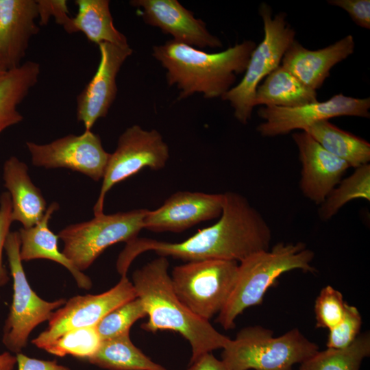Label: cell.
Returning a JSON list of instances; mask_svg holds the SVG:
<instances>
[{"mask_svg": "<svg viewBox=\"0 0 370 370\" xmlns=\"http://www.w3.org/2000/svg\"><path fill=\"white\" fill-rule=\"evenodd\" d=\"M136 297L134 285L127 275L121 276L114 287L102 293L72 297L52 313L46 330L32 343L43 349L69 330L96 326L112 310Z\"/></svg>", "mask_w": 370, "mask_h": 370, "instance_id": "11", "label": "cell"}, {"mask_svg": "<svg viewBox=\"0 0 370 370\" xmlns=\"http://www.w3.org/2000/svg\"><path fill=\"white\" fill-rule=\"evenodd\" d=\"M354 47L352 35L317 50L308 49L295 40L284 54L281 65L304 85L316 90L329 77L331 69L353 53Z\"/></svg>", "mask_w": 370, "mask_h": 370, "instance_id": "19", "label": "cell"}, {"mask_svg": "<svg viewBox=\"0 0 370 370\" xmlns=\"http://www.w3.org/2000/svg\"><path fill=\"white\" fill-rule=\"evenodd\" d=\"M77 12L72 17L69 34L82 32L97 45L109 42L128 45L127 38L114 25L109 0H76Z\"/></svg>", "mask_w": 370, "mask_h": 370, "instance_id": "23", "label": "cell"}, {"mask_svg": "<svg viewBox=\"0 0 370 370\" xmlns=\"http://www.w3.org/2000/svg\"><path fill=\"white\" fill-rule=\"evenodd\" d=\"M101 341L95 326L86 327L63 333L43 349L58 357L71 356L87 361L95 354Z\"/></svg>", "mask_w": 370, "mask_h": 370, "instance_id": "29", "label": "cell"}, {"mask_svg": "<svg viewBox=\"0 0 370 370\" xmlns=\"http://www.w3.org/2000/svg\"><path fill=\"white\" fill-rule=\"evenodd\" d=\"M304 132L323 148L355 169L369 164L370 144L365 140L343 130L324 120L307 127Z\"/></svg>", "mask_w": 370, "mask_h": 370, "instance_id": "25", "label": "cell"}, {"mask_svg": "<svg viewBox=\"0 0 370 370\" xmlns=\"http://www.w3.org/2000/svg\"><path fill=\"white\" fill-rule=\"evenodd\" d=\"M369 97L354 98L343 94L335 95L327 101L295 108L264 106L258 112L264 121L256 130L264 137L284 135L295 130L304 131L318 121L336 116L369 118Z\"/></svg>", "mask_w": 370, "mask_h": 370, "instance_id": "13", "label": "cell"}, {"mask_svg": "<svg viewBox=\"0 0 370 370\" xmlns=\"http://www.w3.org/2000/svg\"><path fill=\"white\" fill-rule=\"evenodd\" d=\"M370 355V334H360L349 346L318 351L301 363L299 370H360L365 358Z\"/></svg>", "mask_w": 370, "mask_h": 370, "instance_id": "27", "label": "cell"}, {"mask_svg": "<svg viewBox=\"0 0 370 370\" xmlns=\"http://www.w3.org/2000/svg\"><path fill=\"white\" fill-rule=\"evenodd\" d=\"M355 199L370 201V165H362L354 172L341 180L321 204L319 217L324 221L330 219L349 201Z\"/></svg>", "mask_w": 370, "mask_h": 370, "instance_id": "28", "label": "cell"}, {"mask_svg": "<svg viewBox=\"0 0 370 370\" xmlns=\"http://www.w3.org/2000/svg\"><path fill=\"white\" fill-rule=\"evenodd\" d=\"M319 351L297 328L282 336L260 325L241 330L223 348L221 360L230 370H293Z\"/></svg>", "mask_w": 370, "mask_h": 370, "instance_id": "5", "label": "cell"}, {"mask_svg": "<svg viewBox=\"0 0 370 370\" xmlns=\"http://www.w3.org/2000/svg\"><path fill=\"white\" fill-rule=\"evenodd\" d=\"M18 232H10L4 249L13 280L12 300L3 328L2 343L10 352L21 353L29 336L40 323L49 321L52 313L62 307L66 299L52 301L40 298L31 288L20 257Z\"/></svg>", "mask_w": 370, "mask_h": 370, "instance_id": "9", "label": "cell"}, {"mask_svg": "<svg viewBox=\"0 0 370 370\" xmlns=\"http://www.w3.org/2000/svg\"><path fill=\"white\" fill-rule=\"evenodd\" d=\"M38 10V25H47L51 16L58 25L69 33L72 17L66 0H36Z\"/></svg>", "mask_w": 370, "mask_h": 370, "instance_id": "33", "label": "cell"}, {"mask_svg": "<svg viewBox=\"0 0 370 370\" xmlns=\"http://www.w3.org/2000/svg\"><path fill=\"white\" fill-rule=\"evenodd\" d=\"M16 365V356L9 352L0 354V370H12Z\"/></svg>", "mask_w": 370, "mask_h": 370, "instance_id": "38", "label": "cell"}, {"mask_svg": "<svg viewBox=\"0 0 370 370\" xmlns=\"http://www.w3.org/2000/svg\"><path fill=\"white\" fill-rule=\"evenodd\" d=\"M256 44L244 40L226 50L214 53L193 47L167 40L153 47V56L166 70L169 86H176L180 91L177 99L194 93L204 97H222L233 86L237 75L246 70Z\"/></svg>", "mask_w": 370, "mask_h": 370, "instance_id": "3", "label": "cell"}, {"mask_svg": "<svg viewBox=\"0 0 370 370\" xmlns=\"http://www.w3.org/2000/svg\"><path fill=\"white\" fill-rule=\"evenodd\" d=\"M317 92L296 78L281 64L256 88L254 106L295 108L315 102Z\"/></svg>", "mask_w": 370, "mask_h": 370, "instance_id": "22", "label": "cell"}, {"mask_svg": "<svg viewBox=\"0 0 370 370\" xmlns=\"http://www.w3.org/2000/svg\"><path fill=\"white\" fill-rule=\"evenodd\" d=\"M130 4L138 9L147 24L170 34L176 42L198 49L222 46L220 39L208 32L206 23L177 0H132Z\"/></svg>", "mask_w": 370, "mask_h": 370, "instance_id": "16", "label": "cell"}, {"mask_svg": "<svg viewBox=\"0 0 370 370\" xmlns=\"http://www.w3.org/2000/svg\"><path fill=\"white\" fill-rule=\"evenodd\" d=\"M328 3L345 10L358 26L370 29L369 0H330Z\"/></svg>", "mask_w": 370, "mask_h": 370, "instance_id": "35", "label": "cell"}, {"mask_svg": "<svg viewBox=\"0 0 370 370\" xmlns=\"http://www.w3.org/2000/svg\"><path fill=\"white\" fill-rule=\"evenodd\" d=\"M17 370H71L56 360H44L30 358L22 353L16 354Z\"/></svg>", "mask_w": 370, "mask_h": 370, "instance_id": "36", "label": "cell"}, {"mask_svg": "<svg viewBox=\"0 0 370 370\" xmlns=\"http://www.w3.org/2000/svg\"><path fill=\"white\" fill-rule=\"evenodd\" d=\"M362 317L358 308L346 304L343 319L329 330L328 348L341 349L352 344L360 334Z\"/></svg>", "mask_w": 370, "mask_h": 370, "instance_id": "32", "label": "cell"}, {"mask_svg": "<svg viewBox=\"0 0 370 370\" xmlns=\"http://www.w3.org/2000/svg\"><path fill=\"white\" fill-rule=\"evenodd\" d=\"M100 60L97 69L77 97V119L85 130H91L97 121L106 117L117 93L116 79L122 65L132 53L129 45L109 42L98 45Z\"/></svg>", "mask_w": 370, "mask_h": 370, "instance_id": "14", "label": "cell"}, {"mask_svg": "<svg viewBox=\"0 0 370 370\" xmlns=\"http://www.w3.org/2000/svg\"><path fill=\"white\" fill-rule=\"evenodd\" d=\"M169 267L167 258L159 256L132 274V282L148 317L140 327L149 332L170 330L181 334L191 347L190 364L206 353L223 349L230 338L219 332L209 321L193 314L179 299Z\"/></svg>", "mask_w": 370, "mask_h": 370, "instance_id": "2", "label": "cell"}, {"mask_svg": "<svg viewBox=\"0 0 370 370\" xmlns=\"http://www.w3.org/2000/svg\"><path fill=\"white\" fill-rule=\"evenodd\" d=\"M147 317L140 299L137 297L114 308L95 326L101 340L130 334L132 325Z\"/></svg>", "mask_w": 370, "mask_h": 370, "instance_id": "30", "label": "cell"}, {"mask_svg": "<svg viewBox=\"0 0 370 370\" xmlns=\"http://www.w3.org/2000/svg\"><path fill=\"white\" fill-rule=\"evenodd\" d=\"M7 72L5 68L0 64V80L5 76Z\"/></svg>", "mask_w": 370, "mask_h": 370, "instance_id": "39", "label": "cell"}, {"mask_svg": "<svg viewBox=\"0 0 370 370\" xmlns=\"http://www.w3.org/2000/svg\"><path fill=\"white\" fill-rule=\"evenodd\" d=\"M40 73V64L29 60L0 80V134L23 121L17 107L37 84Z\"/></svg>", "mask_w": 370, "mask_h": 370, "instance_id": "24", "label": "cell"}, {"mask_svg": "<svg viewBox=\"0 0 370 370\" xmlns=\"http://www.w3.org/2000/svg\"><path fill=\"white\" fill-rule=\"evenodd\" d=\"M223 195L219 220L182 242L136 237L127 243L116 260L118 273L121 276L127 275L133 260L148 251L186 262L206 260L238 262L255 253L269 249L271 230L261 214L238 193L228 191Z\"/></svg>", "mask_w": 370, "mask_h": 370, "instance_id": "1", "label": "cell"}, {"mask_svg": "<svg viewBox=\"0 0 370 370\" xmlns=\"http://www.w3.org/2000/svg\"><path fill=\"white\" fill-rule=\"evenodd\" d=\"M147 209L95 216L90 221L71 224L58 236L64 243L62 253L80 271L86 270L110 246L138 237L143 228Z\"/></svg>", "mask_w": 370, "mask_h": 370, "instance_id": "8", "label": "cell"}, {"mask_svg": "<svg viewBox=\"0 0 370 370\" xmlns=\"http://www.w3.org/2000/svg\"><path fill=\"white\" fill-rule=\"evenodd\" d=\"M190 365L186 370H230L222 360L217 359L211 352L201 356Z\"/></svg>", "mask_w": 370, "mask_h": 370, "instance_id": "37", "label": "cell"}, {"mask_svg": "<svg viewBox=\"0 0 370 370\" xmlns=\"http://www.w3.org/2000/svg\"><path fill=\"white\" fill-rule=\"evenodd\" d=\"M223 194L177 191L154 210H147L143 228L156 232L179 233L221 216Z\"/></svg>", "mask_w": 370, "mask_h": 370, "instance_id": "15", "label": "cell"}, {"mask_svg": "<svg viewBox=\"0 0 370 370\" xmlns=\"http://www.w3.org/2000/svg\"><path fill=\"white\" fill-rule=\"evenodd\" d=\"M169 147L156 130H146L138 125L127 127L119 137L115 151L110 153L94 215L103 213L106 194L119 183L144 168L163 169L169 159Z\"/></svg>", "mask_w": 370, "mask_h": 370, "instance_id": "10", "label": "cell"}, {"mask_svg": "<svg viewBox=\"0 0 370 370\" xmlns=\"http://www.w3.org/2000/svg\"><path fill=\"white\" fill-rule=\"evenodd\" d=\"M346 304L340 291L329 285L322 288L314 304L316 327L330 330L335 326L344 316Z\"/></svg>", "mask_w": 370, "mask_h": 370, "instance_id": "31", "label": "cell"}, {"mask_svg": "<svg viewBox=\"0 0 370 370\" xmlns=\"http://www.w3.org/2000/svg\"><path fill=\"white\" fill-rule=\"evenodd\" d=\"M59 209L57 202H52L47 208L42 219L29 228L22 227L18 231L21 247L20 257L23 261L47 259L64 266L71 273L78 287L84 290L91 288V279L79 271L58 249V234L49 227L53 214Z\"/></svg>", "mask_w": 370, "mask_h": 370, "instance_id": "21", "label": "cell"}, {"mask_svg": "<svg viewBox=\"0 0 370 370\" xmlns=\"http://www.w3.org/2000/svg\"><path fill=\"white\" fill-rule=\"evenodd\" d=\"M314 252L302 242L278 243L271 249L242 260L234 290L217 321L226 330L233 329L237 317L247 308L261 304L266 291L282 274L295 269L314 273Z\"/></svg>", "mask_w": 370, "mask_h": 370, "instance_id": "4", "label": "cell"}, {"mask_svg": "<svg viewBox=\"0 0 370 370\" xmlns=\"http://www.w3.org/2000/svg\"><path fill=\"white\" fill-rule=\"evenodd\" d=\"M11 198L8 192L0 195V288L10 280L8 271L3 263V251L7 237L10 232L12 219Z\"/></svg>", "mask_w": 370, "mask_h": 370, "instance_id": "34", "label": "cell"}, {"mask_svg": "<svg viewBox=\"0 0 370 370\" xmlns=\"http://www.w3.org/2000/svg\"><path fill=\"white\" fill-rule=\"evenodd\" d=\"M238 262L206 260L175 267L171 275L179 299L193 314L209 321L223 309L236 284Z\"/></svg>", "mask_w": 370, "mask_h": 370, "instance_id": "7", "label": "cell"}, {"mask_svg": "<svg viewBox=\"0 0 370 370\" xmlns=\"http://www.w3.org/2000/svg\"><path fill=\"white\" fill-rule=\"evenodd\" d=\"M3 179L11 198L12 221L20 222L23 228L37 224L47 207L40 190L28 174L27 165L16 156L10 157L3 166Z\"/></svg>", "mask_w": 370, "mask_h": 370, "instance_id": "20", "label": "cell"}, {"mask_svg": "<svg viewBox=\"0 0 370 370\" xmlns=\"http://www.w3.org/2000/svg\"><path fill=\"white\" fill-rule=\"evenodd\" d=\"M292 136L301 164L300 189L306 198L321 204L350 166L326 151L307 132H295Z\"/></svg>", "mask_w": 370, "mask_h": 370, "instance_id": "17", "label": "cell"}, {"mask_svg": "<svg viewBox=\"0 0 370 370\" xmlns=\"http://www.w3.org/2000/svg\"><path fill=\"white\" fill-rule=\"evenodd\" d=\"M26 147L36 166L69 169L97 182L103 178L110 156L99 136L91 130L68 134L47 144L27 141Z\"/></svg>", "mask_w": 370, "mask_h": 370, "instance_id": "12", "label": "cell"}, {"mask_svg": "<svg viewBox=\"0 0 370 370\" xmlns=\"http://www.w3.org/2000/svg\"><path fill=\"white\" fill-rule=\"evenodd\" d=\"M87 361L107 370H168L138 349L130 334L101 340L95 354Z\"/></svg>", "mask_w": 370, "mask_h": 370, "instance_id": "26", "label": "cell"}, {"mask_svg": "<svg viewBox=\"0 0 370 370\" xmlns=\"http://www.w3.org/2000/svg\"><path fill=\"white\" fill-rule=\"evenodd\" d=\"M38 18L36 0H0V64L7 71L23 64Z\"/></svg>", "mask_w": 370, "mask_h": 370, "instance_id": "18", "label": "cell"}, {"mask_svg": "<svg viewBox=\"0 0 370 370\" xmlns=\"http://www.w3.org/2000/svg\"><path fill=\"white\" fill-rule=\"evenodd\" d=\"M259 13L263 22L264 38L252 51L241 81L221 97L230 102L235 118L244 125L251 119L260 82L280 65L295 36V30L286 20V13L280 12L272 17L271 8L266 3L260 4Z\"/></svg>", "mask_w": 370, "mask_h": 370, "instance_id": "6", "label": "cell"}]
</instances>
